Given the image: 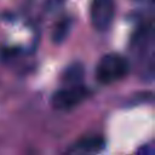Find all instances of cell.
Here are the masks:
<instances>
[{
  "label": "cell",
  "mask_w": 155,
  "mask_h": 155,
  "mask_svg": "<svg viewBox=\"0 0 155 155\" xmlns=\"http://www.w3.org/2000/svg\"><path fill=\"white\" fill-rule=\"evenodd\" d=\"M130 70L128 61L119 53H107L102 56L96 65V79L104 85L122 80Z\"/></svg>",
  "instance_id": "1"
},
{
  "label": "cell",
  "mask_w": 155,
  "mask_h": 155,
  "mask_svg": "<svg viewBox=\"0 0 155 155\" xmlns=\"http://www.w3.org/2000/svg\"><path fill=\"white\" fill-rule=\"evenodd\" d=\"M88 96V90L81 85L64 86L51 97V105L57 110H70L81 104Z\"/></svg>",
  "instance_id": "2"
},
{
  "label": "cell",
  "mask_w": 155,
  "mask_h": 155,
  "mask_svg": "<svg viewBox=\"0 0 155 155\" xmlns=\"http://www.w3.org/2000/svg\"><path fill=\"white\" fill-rule=\"evenodd\" d=\"M115 16L114 0H92L90 6V21L98 31H105L113 23Z\"/></svg>",
  "instance_id": "3"
},
{
  "label": "cell",
  "mask_w": 155,
  "mask_h": 155,
  "mask_svg": "<svg viewBox=\"0 0 155 155\" xmlns=\"http://www.w3.org/2000/svg\"><path fill=\"white\" fill-rule=\"evenodd\" d=\"M105 148V139L102 136H86L69 145L62 155H99Z\"/></svg>",
  "instance_id": "4"
},
{
  "label": "cell",
  "mask_w": 155,
  "mask_h": 155,
  "mask_svg": "<svg viewBox=\"0 0 155 155\" xmlns=\"http://www.w3.org/2000/svg\"><path fill=\"white\" fill-rule=\"evenodd\" d=\"M84 78V67L80 63H73L64 70L62 75V80L64 82V86H71V85H81Z\"/></svg>",
  "instance_id": "5"
},
{
  "label": "cell",
  "mask_w": 155,
  "mask_h": 155,
  "mask_svg": "<svg viewBox=\"0 0 155 155\" xmlns=\"http://www.w3.org/2000/svg\"><path fill=\"white\" fill-rule=\"evenodd\" d=\"M69 28H70L69 19H62L61 22H58L53 29V34H52L53 41L54 42H62L65 39L67 34L69 33Z\"/></svg>",
  "instance_id": "6"
},
{
  "label": "cell",
  "mask_w": 155,
  "mask_h": 155,
  "mask_svg": "<svg viewBox=\"0 0 155 155\" xmlns=\"http://www.w3.org/2000/svg\"><path fill=\"white\" fill-rule=\"evenodd\" d=\"M137 2H140V4H151L154 0H134Z\"/></svg>",
  "instance_id": "7"
}]
</instances>
